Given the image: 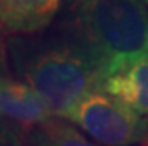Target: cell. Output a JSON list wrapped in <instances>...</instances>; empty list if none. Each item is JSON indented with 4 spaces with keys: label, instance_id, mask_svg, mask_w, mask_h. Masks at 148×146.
Masks as SVG:
<instances>
[{
    "label": "cell",
    "instance_id": "obj_1",
    "mask_svg": "<svg viewBox=\"0 0 148 146\" xmlns=\"http://www.w3.org/2000/svg\"><path fill=\"white\" fill-rule=\"evenodd\" d=\"M11 69L28 83L55 116L67 118L92 88L101 85V70L65 33L53 25L30 35L7 41Z\"/></svg>",
    "mask_w": 148,
    "mask_h": 146
},
{
    "label": "cell",
    "instance_id": "obj_2",
    "mask_svg": "<svg viewBox=\"0 0 148 146\" xmlns=\"http://www.w3.org/2000/svg\"><path fill=\"white\" fill-rule=\"evenodd\" d=\"M53 25L97 65L102 78L148 51L143 0H64Z\"/></svg>",
    "mask_w": 148,
    "mask_h": 146
},
{
    "label": "cell",
    "instance_id": "obj_3",
    "mask_svg": "<svg viewBox=\"0 0 148 146\" xmlns=\"http://www.w3.org/2000/svg\"><path fill=\"white\" fill-rule=\"evenodd\" d=\"M65 120L104 146H136L148 137V118L101 86L86 92Z\"/></svg>",
    "mask_w": 148,
    "mask_h": 146
},
{
    "label": "cell",
    "instance_id": "obj_4",
    "mask_svg": "<svg viewBox=\"0 0 148 146\" xmlns=\"http://www.w3.org/2000/svg\"><path fill=\"white\" fill-rule=\"evenodd\" d=\"M64 0H0V30L7 35H30L53 25Z\"/></svg>",
    "mask_w": 148,
    "mask_h": 146
},
{
    "label": "cell",
    "instance_id": "obj_5",
    "mask_svg": "<svg viewBox=\"0 0 148 146\" xmlns=\"http://www.w3.org/2000/svg\"><path fill=\"white\" fill-rule=\"evenodd\" d=\"M99 86L148 118V51L113 69Z\"/></svg>",
    "mask_w": 148,
    "mask_h": 146
},
{
    "label": "cell",
    "instance_id": "obj_6",
    "mask_svg": "<svg viewBox=\"0 0 148 146\" xmlns=\"http://www.w3.org/2000/svg\"><path fill=\"white\" fill-rule=\"evenodd\" d=\"M53 113L48 104L35 90L11 76H0V116L23 127H30L44 121Z\"/></svg>",
    "mask_w": 148,
    "mask_h": 146
},
{
    "label": "cell",
    "instance_id": "obj_7",
    "mask_svg": "<svg viewBox=\"0 0 148 146\" xmlns=\"http://www.w3.org/2000/svg\"><path fill=\"white\" fill-rule=\"evenodd\" d=\"M23 146H104L94 139H88L76 129L72 121L51 115L44 121L37 123L25 132Z\"/></svg>",
    "mask_w": 148,
    "mask_h": 146
},
{
    "label": "cell",
    "instance_id": "obj_8",
    "mask_svg": "<svg viewBox=\"0 0 148 146\" xmlns=\"http://www.w3.org/2000/svg\"><path fill=\"white\" fill-rule=\"evenodd\" d=\"M28 129L16 125L0 116V146H23V137Z\"/></svg>",
    "mask_w": 148,
    "mask_h": 146
},
{
    "label": "cell",
    "instance_id": "obj_9",
    "mask_svg": "<svg viewBox=\"0 0 148 146\" xmlns=\"http://www.w3.org/2000/svg\"><path fill=\"white\" fill-rule=\"evenodd\" d=\"M7 42L2 37L0 30V76H9V63H7Z\"/></svg>",
    "mask_w": 148,
    "mask_h": 146
},
{
    "label": "cell",
    "instance_id": "obj_10",
    "mask_svg": "<svg viewBox=\"0 0 148 146\" xmlns=\"http://www.w3.org/2000/svg\"><path fill=\"white\" fill-rule=\"evenodd\" d=\"M143 2H145V4H146V5H148V0H143Z\"/></svg>",
    "mask_w": 148,
    "mask_h": 146
}]
</instances>
